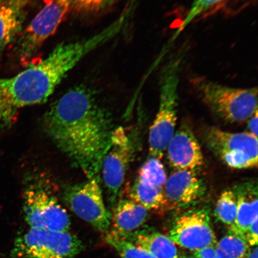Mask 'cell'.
Returning <instances> with one entry per match:
<instances>
[{
  "label": "cell",
  "instance_id": "cell-14",
  "mask_svg": "<svg viewBox=\"0 0 258 258\" xmlns=\"http://www.w3.org/2000/svg\"><path fill=\"white\" fill-rule=\"evenodd\" d=\"M233 189L237 196V214L229 233L243 238L248 228L257 219V183L254 180L248 181L235 185Z\"/></svg>",
  "mask_w": 258,
  "mask_h": 258
},
{
  "label": "cell",
  "instance_id": "cell-4",
  "mask_svg": "<svg viewBox=\"0 0 258 258\" xmlns=\"http://www.w3.org/2000/svg\"><path fill=\"white\" fill-rule=\"evenodd\" d=\"M179 62L172 60L164 69L160 80V102L149 132V155L161 159L176 131Z\"/></svg>",
  "mask_w": 258,
  "mask_h": 258
},
{
  "label": "cell",
  "instance_id": "cell-9",
  "mask_svg": "<svg viewBox=\"0 0 258 258\" xmlns=\"http://www.w3.org/2000/svg\"><path fill=\"white\" fill-rule=\"evenodd\" d=\"M99 179L67 187L64 200L76 214L84 221L102 233H106L111 225V214L106 209Z\"/></svg>",
  "mask_w": 258,
  "mask_h": 258
},
{
  "label": "cell",
  "instance_id": "cell-8",
  "mask_svg": "<svg viewBox=\"0 0 258 258\" xmlns=\"http://www.w3.org/2000/svg\"><path fill=\"white\" fill-rule=\"evenodd\" d=\"M72 0H48L19 38L17 50L22 62H29L55 33L72 11Z\"/></svg>",
  "mask_w": 258,
  "mask_h": 258
},
{
  "label": "cell",
  "instance_id": "cell-18",
  "mask_svg": "<svg viewBox=\"0 0 258 258\" xmlns=\"http://www.w3.org/2000/svg\"><path fill=\"white\" fill-rule=\"evenodd\" d=\"M147 211H166L164 187L147 184L136 178L129 191V198Z\"/></svg>",
  "mask_w": 258,
  "mask_h": 258
},
{
  "label": "cell",
  "instance_id": "cell-13",
  "mask_svg": "<svg viewBox=\"0 0 258 258\" xmlns=\"http://www.w3.org/2000/svg\"><path fill=\"white\" fill-rule=\"evenodd\" d=\"M166 151L169 164L175 170L199 172L204 164L201 145L188 125L182 124L175 132Z\"/></svg>",
  "mask_w": 258,
  "mask_h": 258
},
{
  "label": "cell",
  "instance_id": "cell-10",
  "mask_svg": "<svg viewBox=\"0 0 258 258\" xmlns=\"http://www.w3.org/2000/svg\"><path fill=\"white\" fill-rule=\"evenodd\" d=\"M169 237L176 244L193 251L215 246L217 238L209 209L192 208L182 212L174 221Z\"/></svg>",
  "mask_w": 258,
  "mask_h": 258
},
{
  "label": "cell",
  "instance_id": "cell-12",
  "mask_svg": "<svg viewBox=\"0 0 258 258\" xmlns=\"http://www.w3.org/2000/svg\"><path fill=\"white\" fill-rule=\"evenodd\" d=\"M207 183L197 171L175 170L164 186L166 211L192 208L205 198Z\"/></svg>",
  "mask_w": 258,
  "mask_h": 258
},
{
  "label": "cell",
  "instance_id": "cell-11",
  "mask_svg": "<svg viewBox=\"0 0 258 258\" xmlns=\"http://www.w3.org/2000/svg\"><path fill=\"white\" fill-rule=\"evenodd\" d=\"M134 147L124 128H114L110 147L103 160L101 172L109 201L115 205L124 181Z\"/></svg>",
  "mask_w": 258,
  "mask_h": 258
},
{
  "label": "cell",
  "instance_id": "cell-27",
  "mask_svg": "<svg viewBox=\"0 0 258 258\" xmlns=\"http://www.w3.org/2000/svg\"><path fill=\"white\" fill-rule=\"evenodd\" d=\"M257 111L251 116V117L247 121V129L249 130V134L257 137Z\"/></svg>",
  "mask_w": 258,
  "mask_h": 258
},
{
  "label": "cell",
  "instance_id": "cell-15",
  "mask_svg": "<svg viewBox=\"0 0 258 258\" xmlns=\"http://www.w3.org/2000/svg\"><path fill=\"white\" fill-rule=\"evenodd\" d=\"M31 0H0V53L22 30Z\"/></svg>",
  "mask_w": 258,
  "mask_h": 258
},
{
  "label": "cell",
  "instance_id": "cell-24",
  "mask_svg": "<svg viewBox=\"0 0 258 258\" xmlns=\"http://www.w3.org/2000/svg\"><path fill=\"white\" fill-rule=\"evenodd\" d=\"M225 1V0H194L191 8L189 9L184 20L179 28L178 33L203 13L218 5L219 3Z\"/></svg>",
  "mask_w": 258,
  "mask_h": 258
},
{
  "label": "cell",
  "instance_id": "cell-2",
  "mask_svg": "<svg viewBox=\"0 0 258 258\" xmlns=\"http://www.w3.org/2000/svg\"><path fill=\"white\" fill-rule=\"evenodd\" d=\"M125 15L99 33L82 40L60 43L48 55L10 78H0V123L14 122L19 109L43 104L80 61L110 41L121 30Z\"/></svg>",
  "mask_w": 258,
  "mask_h": 258
},
{
  "label": "cell",
  "instance_id": "cell-5",
  "mask_svg": "<svg viewBox=\"0 0 258 258\" xmlns=\"http://www.w3.org/2000/svg\"><path fill=\"white\" fill-rule=\"evenodd\" d=\"M48 180L40 177L34 180L24 195L26 221L31 228L69 231L70 219L61 206Z\"/></svg>",
  "mask_w": 258,
  "mask_h": 258
},
{
  "label": "cell",
  "instance_id": "cell-28",
  "mask_svg": "<svg viewBox=\"0 0 258 258\" xmlns=\"http://www.w3.org/2000/svg\"><path fill=\"white\" fill-rule=\"evenodd\" d=\"M246 258H257V246L250 247Z\"/></svg>",
  "mask_w": 258,
  "mask_h": 258
},
{
  "label": "cell",
  "instance_id": "cell-7",
  "mask_svg": "<svg viewBox=\"0 0 258 258\" xmlns=\"http://www.w3.org/2000/svg\"><path fill=\"white\" fill-rule=\"evenodd\" d=\"M82 249L79 238L69 231L30 228L15 241L14 258H74Z\"/></svg>",
  "mask_w": 258,
  "mask_h": 258
},
{
  "label": "cell",
  "instance_id": "cell-21",
  "mask_svg": "<svg viewBox=\"0 0 258 258\" xmlns=\"http://www.w3.org/2000/svg\"><path fill=\"white\" fill-rule=\"evenodd\" d=\"M137 178L147 184L164 187L167 177L161 159L149 156L139 170Z\"/></svg>",
  "mask_w": 258,
  "mask_h": 258
},
{
  "label": "cell",
  "instance_id": "cell-6",
  "mask_svg": "<svg viewBox=\"0 0 258 258\" xmlns=\"http://www.w3.org/2000/svg\"><path fill=\"white\" fill-rule=\"evenodd\" d=\"M202 138L208 149L231 168L257 167V137L249 132L234 133L211 126L203 130Z\"/></svg>",
  "mask_w": 258,
  "mask_h": 258
},
{
  "label": "cell",
  "instance_id": "cell-22",
  "mask_svg": "<svg viewBox=\"0 0 258 258\" xmlns=\"http://www.w3.org/2000/svg\"><path fill=\"white\" fill-rule=\"evenodd\" d=\"M105 240L117 251L121 258H156L143 248L132 243L112 231L106 235Z\"/></svg>",
  "mask_w": 258,
  "mask_h": 258
},
{
  "label": "cell",
  "instance_id": "cell-16",
  "mask_svg": "<svg viewBox=\"0 0 258 258\" xmlns=\"http://www.w3.org/2000/svg\"><path fill=\"white\" fill-rule=\"evenodd\" d=\"M148 211L130 199H122L115 205L111 218L114 233L126 235L143 227L148 220Z\"/></svg>",
  "mask_w": 258,
  "mask_h": 258
},
{
  "label": "cell",
  "instance_id": "cell-1",
  "mask_svg": "<svg viewBox=\"0 0 258 258\" xmlns=\"http://www.w3.org/2000/svg\"><path fill=\"white\" fill-rule=\"evenodd\" d=\"M48 136L88 179H99L110 147V114L89 87H75L53 103L43 117Z\"/></svg>",
  "mask_w": 258,
  "mask_h": 258
},
{
  "label": "cell",
  "instance_id": "cell-20",
  "mask_svg": "<svg viewBox=\"0 0 258 258\" xmlns=\"http://www.w3.org/2000/svg\"><path fill=\"white\" fill-rule=\"evenodd\" d=\"M237 208V196L233 188L225 189L218 199L215 216L219 221L230 228L236 217Z\"/></svg>",
  "mask_w": 258,
  "mask_h": 258
},
{
  "label": "cell",
  "instance_id": "cell-26",
  "mask_svg": "<svg viewBox=\"0 0 258 258\" xmlns=\"http://www.w3.org/2000/svg\"><path fill=\"white\" fill-rule=\"evenodd\" d=\"M193 256L196 258H217L215 246L194 251Z\"/></svg>",
  "mask_w": 258,
  "mask_h": 258
},
{
  "label": "cell",
  "instance_id": "cell-19",
  "mask_svg": "<svg viewBox=\"0 0 258 258\" xmlns=\"http://www.w3.org/2000/svg\"><path fill=\"white\" fill-rule=\"evenodd\" d=\"M217 258H246L250 246L244 238L229 233L215 244Z\"/></svg>",
  "mask_w": 258,
  "mask_h": 258
},
{
  "label": "cell",
  "instance_id": "cell-25",
  "mask_svg": "<svg viewBox=\"0 0 258 258\" xmlns=\"http://www.w3.org/2000/svg\"><path fill=\"white\" fill-rule=\"evenodd\" d=\"M243 238L250 247L257 245V219L248 228L243 235Z\"/></svg>",
  "mask_w": 258,
  "mask_h": 258
},
{
  "label": "cell",
  "instance_id": "cell-3",
  "mask_svg": "<svg viewBox=\"0 0 258 258\" xmlns=\"http://www.w3.org/2000/svg\"><path fill=\"white\" fill-rule=\"evenodd\" d=\"M190 82L210 110L224 121L241 123L257 111L256 88H233L203 77H192Z\"/></svg>",
  "mask_w": 258,
  "mask_h": 258
},
{
  "label": "cell",
  "instance_id": "cell-17",
  "mask_svg": "<svg viewBox=\"0 0 258 258\" xmlns=\"http://www.w3.org/2000/svg\"><path fill=\"white\" fill-rule=\"evenodd\" d=\"M118 235L143 248L156 258H178L179 256L176 244L170 237L153 229L141 228L134 233Z\"/></svg>",
  "mask_w": 258,
  "mask_h": 258
},
{
  "label": "cell",
  "instance_id": "cell-29",
  "mask_svg": "<svg viewBox=\"0 0 258 258\" xmlns=\"http://www.w3.org/2000/svg\"><path fill=\"white\" fill-rule=\"evenodd\" d=\"M178 258H196L194 256H188V255H182V254H179V256Z\"/></svg>",
  "mask_w": 258,
  "mask_h": 258
},
{
  "label": "cell",
  "instance_id": "cell-23",
  "mask_svg": "<svg viewBox=\"0 0 258 258\" xmlns=\"http://www.w3.org/2000/svg\"><path fill=\"white\" fill-rule=\"evenodd\" d=\"M116 0H72V10L82 15H97L114 4Z\"/></svg>",
  "mask_w": 258,
  "mask_h": 258
}]
</instances>
